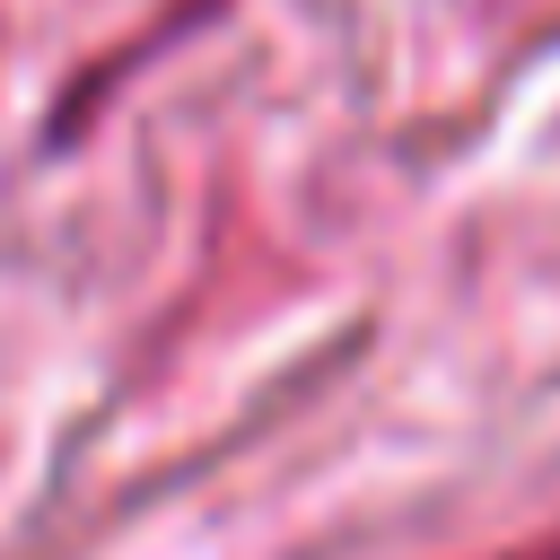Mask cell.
<instances>
[{
	"label": "cell",
	"mask_w": 560,
	"mask_h": 560,
	"mask_svg": "<svg viewBox=\"0 0 560 560\" xmlns=\"http://www.w3.org/2000/svg\"><path fill=\"white\" fill-rule=\"evenodd\" d=\"M508 560H560V534H551V542H534V551H508Z\"/></svg>",
	"instance_id": "1"
}]
</instances>
